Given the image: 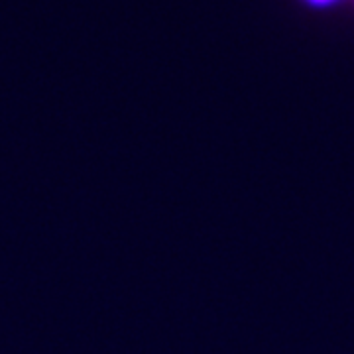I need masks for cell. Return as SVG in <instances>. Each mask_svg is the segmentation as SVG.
<instances>
[{"label":"cell","instance_id":"cell-1","mask_svg":"<svg viewBox=\"0 0 354 354\" xmlns=\"http://www.w3.org/2000/svg\"><path fill=\"white\" fill-rule=\"evenodd\" d=\"M317 2H321V0H317Z\"/></svg>","mask_w":354,"mask_h":354}]
</instances>
